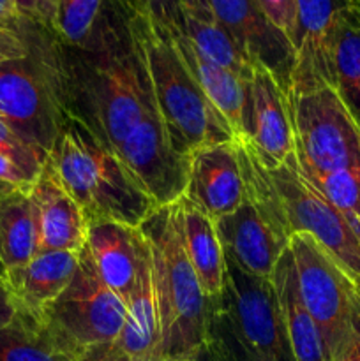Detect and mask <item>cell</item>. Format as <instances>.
<instances>
[{
    "instance_id": "obj_8",
    "label": "cell",
    "mask_w": 360,
    "mask_h": 361,
    "mask_svg": "<svg viewBox=\"0 0 360 361\" xmlns=\"http://www.w3.org/2000/svg\"><path fill=\"white\" fill-rule=\"evenodd\" d=\"M296 164L306 176L360 164V127L334 87L289 92Z\"/></svg>"
},
{
    "instance_id": "obj_7",
    "label": "cell",
    "mask_w": 360,
    "mask_h": 361,
    "mask_svg": "<svg viewBox=\"0 0 360 361\" xmlns=\"http://www.w3.org/2000/svg\"><path fill=\"white\" fill-rule=\"evenodd\" d=\"M288 249L295 264L300 298L334 361L352 338L360 286L346 268L307 233H293Z\"/></svg>"
},
{
    "instance_id": "obj_30",
    "label": "cell",
    "mask_w": 360,
    "mask_h": 361,
    "mask_svg": "<svg viewBox=\"0 0 360 361\" xmlns=\"http://www.w3.org/2000/svg\"><path fill=\"white\" fill-rule=\"evenodd\" d=\"M208 341L224 361H270L246 344L236 334L232 319L217 302H212Z\"/></svg>"
},
{
    "instance_id": "obj_3",
    "label": "cell",
    "mask_w": 360,
    "mask_h": 361,
    "mask_svg": "<svg viewBox=\"0 0 360 361\" xmlns=\"http://www.w3.org/2000/svg\"><path fill=\"white\" fill-rule=\"evenodd\" d=\"M48 162L88 222L115 221L140 228L157 208L122 159L73 116L64 120Z\"/></svg>"
},
{
    "instance_id": "obj_38",
    "label": "cell",
    "mask_w": 360,
    "mask_h": 361,
    "mask_svg": "<svg viewBox=\"0 0 360 361\" xmlns=\"http://www.w3.org/2000/svg\"><path fill=\"white\" fill-rule=\"evenodd\" d=\"M180 2H182L184 13H189L198 18H214L208 0H180Z\"/></svg>"
},
{
    "instance_id": "obj_11",
    "label": "cell",
    "mask_w": 360,
    "mask_h": 361,
    "mask_svg": "<svg viewBox=\"0 0 360 361\" xmlns=\"http://www.w3.org/2000/svg\"><path fill=\"white\" fill-rule=\"evenodd\" d=\"M116 155L154 197L157 207L175 203L186 194L189 157L180 155L169 141L159 111L145 116Z\"/></svg>"
},
{
    "instance_id": "obj_17",
    "label": "cell",
    "mask_w": 360,
    "mask_h": 361,
    "mask_svg": "<svg viewBox=\"0 0 360 361\" xmlns=\"http://www.w3.org/2000/svg\"><path fill=\"white\" fill-rule=\"evenodd\" d=\"M85 247L102 282L127 303L148 249L140 228L115 221H92Z\"/></svg>"
},
{
    "instance_id": "obj_24",
    "label": "cell",
    "mask_w": 360,
    "mask_h": 361,
    "mask_svg": "<svg viewBox=\"0 0 360 361\" xmlns=\"http://www.w3.org/2000/svg\"><path fill=\"white\" fill-rule=\"evenodd\" d=\"M334 90L360 127V9L341 13L332 49Z\"/></svg>"
},
{
    "instance_id": "obj_42",
    "label": "cell",
    "mask_w": 360,
    "mask_h": 361,
    "mask_svg": "<svg viewBox=\"0 0 360 361\" xmlns=\"http://www.w3.org/2000/svg\"><path fill=\"white\" fill-rule=\"evenodd\" d=\"M0 277L6 279V268L2 267V263H0Z\"/></svg>"
},
{
    "instance_id": "obj_33",
    "label": "cell",
    "mask_w": 360,
    "mask_h": 361,
    "mask_svg": "<svg viewBox=\"0 0 360 361\" xmlns=\"http://www.w3.org/2000/svg\"><path fill=\"white\" fill-rule=\"evenodd\" d=\"M27 53L28 46L23 34H21L20 27H0V62L23 59Z\"/></svg>"
},
{
    "instance_id": "obj_19",
    "label": "cell",
    "mask_w": 360,
    "mask_h": 361,
    "mask_svg": "<svg viewBox=\"0 0 360 361\" xmlns=\"http://www.w3.org/2000/svg\"><path fill=\"white\" fill-rule=\"evenodd\" d=\"M80 252L39 250L23 267L7 270L6 282L16 300L18 309L41 319V314L73 281Z\"/></svg>"
},
{
    "instance_id": "obj_28",
    "label": "cell",
    "mask_w": 360,
    "mask_h": 361,
    "mask_svg": "<svg viewBox=\"0 0 360 361\" xmlns=\"http://www.w3.org/2000/svg\"><path fill=\"white\" fill-rule=\"evenodd\" d=\"M109 0H55L52 34L60 44L80 48L90 39Z\"/></svg>"
},
{
    "instance_id": "obj_4",
    "label": "cell",
    "mask_w": 360,
    "mask_h": 361,
    "mask_svg": "<svg viewBox=\"0 0 360 361\" xmlns=\"http://www.w3.org/2000/svg\"><path fill=\"white\" fill-rule=\"evenodd\" d=\"M20 30L28 53L0 62V113L28 147L48 157L67 116L59 42L52 32L27 20Z\"/></svg>"
},
{
    "instance_id": "obj_6",
    "label": "cell",
    "mask_w": 360,
    "mask_h": 361,
    "mask_svg": "<svg viewBox=\"0 0 360 361\" xmlns=\"http://www.w3.org/2000/svg\"><path fill=\"white\" fill-rule=\"evenodd\" d=\"M126 316L124 300L102 282L83 247L73 281L41 314V321L56 344L81 361L119 337Z\"/></svg>"
},
{
    "instance_id": "obj_20",
    "label": "cell",
    "mask_w": 360,
    "mask_h": 361,
    "mask_svg": "<svg viewBox=\"0 0 360 361\" xmlns=\"http://www.w3.org/2000/svg\"><path fill=\"white\" fill-rule=\"evenodd\" d=\"M180 221L184 245L198 282L208 300H219L224 295L228 268L215 221L194 207L186 196L180 197Z\"/></svg>"
},
{
    "instance_id": "obj_2",
    "label": "cell",
    "mask_w": 360,
    "mask_h": 361,
    "mask_svg": "<svg viewBox=\"0 0 360 361\" xmlns=\"http://www.w3.org/2000/svg\"><path fill=\"white\" fill-rule=\"evenodd\" d=\"M150 249L161 358H189L208 338L212 300L205 296L184 245L180 200L157 207L140 224Z\"/></svg>"
},
{
    "instance_id": "obj_5",
    "label": "cell",
    "mask_w": 360,
    "mask_h": 361,
    "mask_svg": "<svg viewBox=\"0 0 360 361\" xmlns=\"http://www.w3.org/2000/svg\"><path fill=\"white\" fill-rule=\"evenodd\" d=\"M129 16L143 51L155 104L173 148L189 157L194 150L207 145L235 141L228 122L201 90L175 41L143 18L131 13Z\"/></svg>"
},
{
    "instance_id": "obj_26",
    "label": "cell",
    "mask_w": 360,
    "mask_h": 361,
    "mask_svg": "<svg viewBox=\"0 0 360 361\" xmlns=\"http://www.w3.org/2000/svg\"><path fill=\"white\" fill-rule=\"evenodd\" d=\"M184 14H186V37L201 56L214 62L215 66L239 74L244 80H251L253 66L247 62L232 35L215 21V18H198L189 13Z\"/></svg>"
},
{
    "instance_id": "obj_36",
    "label": "cell",
    "mask_w": 360,
    "mask_h": 361,
    "mask_svg": "<svg viewBox=\"0 0 360 361\" xmlns=\"http://www.w3.org/2000/svg\"><path fill=\"white\" fill-rule=\"evenodd\" d=\"M0 148H7V150H25V148H30V150H34V148L28 147V145L14 133V129L11 127V123L7 122L6 116H4L2 113H0Z\"/></svg>"
},
{
    "instance_id": "obj_12",
    "label": "cell",
    "mask_w": 360,
    "mask_h": 361,
    "mask_svg": "<svg viewBox=\"0 0 360 361\" xmlns=\"http://www.w3.org/2000/svg\"><path fill=\"white\" fill-rule=\"evenodd\" d=\"M212 16L232 35L251 66L265 67L286 92L292 87L295 49L265 16L256 0H208Z\"/></svg>"
},
{
    "instance_id": "obj_22",
    "label": "cell",
    "mask_w": 360,
    "mask_h": 361,
    "mask_svg": "<svg viewBox=\"0 0 360 361\" xmlns=\"http://www.w3.org/2000/svg\"><path fill=\"white\" fill-rule=\"evenodd\" d=\"M272 284H274L275 295H277L279 309H281L282 321H284L293 360L327 361L320 331L300 298L295 264H293V256L289 249H286L279 257L274 274H272Z\"/></svg>"
},
{
    "instance_id": "obj_13",
    "label": "cell",
    "mask_w": 360,
    "mask_h": 361,
    "mask_svg": "<svg viewBox=\"0 0 360 361\" xmlns=\"http://www.w3.org/2000/svg\"><path fill=\"white\" fill-rule=\"evenodd\" d=\"M246 141L268 169H277L295 150L288 92L265 67L254 66L247 97Z\"/></svg>"
},
{
    "instance_id": "obj_1",
    "label": "cell",
    "mask_w": 360,
    "mask_h": 361,
    "mask_svg": "<svg viewBox=\"0 0 360 361\" xmlns=\"http://www.w3.org/2000/svg\"><path fill=\"white\" fill-rule=\"evenodd\" d=\"M59 60L67 115L115 154L145 116L159 111L140 41L120 0H109L83 46L59 42Z\"/></svg>"
},
{
    "instance_id": "obj_23",
    "label": "cell",
    "mask_w": 360,
    "mask_h": 361,
    "mask_svg": "<svg viewBox=\"0 0 360 361\" xmlns=\"http://www.w3.org/2000/svg\"><path fill=\"white\" fill-rule=\"evenodd\" d=\"M32 190L0 185V263L23 267L39 252L37 217Z\"/></svg>"
},
{
    "instance_id": "obj_34",
    "label": "cell",
    "mask_w": 360,
    "mask_h": 361,
    "mask_svg": "<svg viewBox=\"0 0 360 361\" xmlns=\"http://www.w3.org/2000/svg\"><path fill=\"white\" fill-rule=\"evenodd\" d=\"M18 303L7 286L6 279L0 277V328H6L18 317Z\"/></svg>"
},
{
    "instance_id": "obj_16",
    "label": "cell",
    "mask_w": 360,
    "mask_h": 361,
    "mask_svg": "<svg viewBox=\"0 0 360 361\" xmlns=\"http://www.w3.org/2000/svg\"><path fill=\"white\" fill-rule=\"evenodd\" d=\"M215 228L226 261L253 277L272 279L279 257L289 245L247 197L235 212L217 219Z\"/></svg>"
},
{
    "instance_id": "obj_35",
    "label": "cell",
    "mask_w": 360,
    "mask_h": 361,
    "mask_svg": "<svg viewBox=\"0 0 360 361\" xmlns=\"http://www.w3.org/2000/svg\"><path fill=\"white\" fill-rule=\"evenodd\" d=\"M334 361H360V300L356 303L355 317H353L352 338H349L346 348L342 349L341 355Z\"/></svg>"
},
{
    "instance_id": "obj_18",
    "label": "cell",
    "mask_w": 360,
    "mask_h": 361,
    "mask_svg": "<svg viewBox=\"0 0 360 361\" xmlns=\"http://www.w3.org/2000/svg\"><path fill=\"white\" fill-rule=\"evenodd\" d=\"M30 194L37 217L39 250L80 252L87 243L88 221L48 161Z\"/></svg>"
},
{
    "instance_id": "obj_15",
    "label": "cell",
    "mask_w": 360,
    "mask_h": 361,
    "mask_svg": "<svg viewBox=\"0 0 360 361\" xmlns=\"http://www.w3.org/2000/svg\"><path fill=\"white\" fill-rule=\"evenodd\" d=\"M184 196L212 221L242 204L246 189L236 141L207 145L189 155V180Z\"/></svg>"
},
{
    "instance_id": "obj_41",
    "label": "cell",
    "mask_w": 360,
    "mask_h": 361,
    "mask_svg": "<svg viewBox=\"0 0 360 361\" xmlns=\"http://www.w3.org/2000/svg\"><path fill=\"white\" fill-rule=\"evenodd\" d=\"M349 4H352L353 7H355V9H360V0H348Z\"/></svg>"
},
{
    "instance_id": "obj_21",
    "label": "cell",
    "mask_w": 360,
    "mask_h": 361,
    "mask_svg": "<svg viewBox=\"0 0 360 361\" xmlns=\"http://www.w3.org/2000/svg\"><path fill=\"white\" fill-rule=\"evenodd\" d=\"M182 55L184 62L196 78L198 85L208 101L228 122L229 129L235 134V140H240L246 134V115L247 97H249V80H244L239 74L215 66L196 51L186 35L173 39Z\"/></svg>"
},
{
    "instance_id": "obj_32",
    "label": "cell",
    "mask_w": 360,
    "mask_h": 361,
    "mask_svg": "<svg viewBox=\"0 0 360 361\" xmlns=\"http://www.w3.org/2000/svg\"><path fill=\"white\" fill-rule=\"evenodd\" d=\"M21 18L52 32L55 0H16Z\"/></svg>"
},
{
    "instance_id": "obj_10",
    "label": "cell",
    "mask_w": 360,
    "mask_h": 361,
    "mask_svg": "<svg viewBox=\"0 0 360 361\" xmlns=\"http://www.w3.org/2000/svg\"><path fill=\"white\" fill-rule=\"evenodd\" d=\"M226 268L224 295L214 302L226 310L240 338L267 360L295 361L272 279L244 274L228 261Z\"/></svg>"
},
{
    "instance_id": "obj_37",
    "label": "cell",
    "mask_w": 360,
    "mask_h": 361,
    "mask_svg": "<svg viewBox=\"0 0 360 361\" xmlns=\"http://www.w3.org/2000/svg\"><path fill=\"white\" fill-rule=\"evenodd\" d=\"M23 21L16 0H0V27L18 28Z\"/></svg>"
},
{
    "instance_id": "obj_40",
    "label": "cell",
    "mask_w": 360,
    "mask_h": 361,
    "mask_svg": "<svg viewBox=\"0 0 360 361\" xmlns=\"http://www.w3.org/2000/svg\"><path fill=\"white\" fill-rule=\"evenodd\" d=\"M129 361H189V358H161V356H150V358L129 360Z\"/></svg>"
},
{
    "instance_id": "obj_29",
    "label": "cell",
    "mask_w": 360,
    "mask_h": 361,
    "mask_svg": "<svg viewBox=\"0 0 360 361\" xmlns=\"http://www.w3.org/2000/svg\"><path fill=\"white\" fill-rule=\"evenodd\" d=\"M133 16L143 18L161 34L176 39L186 35V14L180 0H120Z\"/></svg>"
},
{
    "instance_id": "obj_27",
    "label": "cell",
    "mask_w": 360,
    "mask_h": 361,
    "mask_svg": "<svg viewBox=\"0 0 360 361\" xmlns=\"http://www.w3.org/2000/svg\"><path fill=\"white\" fill-rule=\"evenodd\" d=\"M306 178L342 215L360 242V164Z\"/></svg>"
},
{
    "instance_id": "obj_31",
    "label": "cell",
    "mask_w": 360,
    "mask_h": 361,
    "mask_svg": "<svg viewBox=\"0 0 360 361\" xmlns=\"http://www.w3.org/2000/svg\"><path fill=\"white\" fill-rule=\"evenodd\" d=\"M265 16L293 44L296 32V0H256Z\"/></svg>"
},
{
    "instance_id": "obj_25",
    "label": "cell",
    "mask_w": 360,
    "mask_h": 361,
    "mask_svg": "<svg viewBox=\"0 0 360 361\" xmlns=\"http://www.w3.org/2000/svg\"><path fill=\"white\" fill-rule=\"evenodd\" d=\"M0 361H78L60 348L39 317L20 310L18 317L0 328Z\"/></svg>"
},
{
    "instance_id": "obj_14",
    "label": "cell",
    "mask_w": 360,
    "mask_h": 361,
    "mask_svg": "<svg viewBox=\"0 0 360 361\" xmlns=\"http://www.w3.org/2000/svg\"><path fill=\"white\" fill-rule=\"evenodd\" d=\"M348 6H352L348 0H296L295 66L289 92L309 90L321 85L334 87L332 49L335 28Z\"/></svg>"
},
{
    "instance_id": "obj_39",
    "label": "cell",
    "mask_w": 360,
    "mask_h": 361,
    "mask_svg": "<svg viewBox=\"0 0 360 361\" xmlns=\"http://www.w3.org/2000/svg\"><path fill=\"white\" fill-rule=\"evenodd\" d=\"M189 361H224V360H222V356L219 355L217 349H215L214 345H212V342L207 338V342L201 344L200 348L189 356Z\"/></svg>"
},
{
    "instance_id": "obj_9",
    "label": "cell",
    "mask_w": 360,
    "mask_h": 361,
    "mask_svg": "<svg viewBox=\"0 0 360 361\" xmlns=\"http://www.w3.org/2000/svg\"><path fill=\"white\" fill-rule=\"evenodd\" d=\"M270 173L281 197L289 235L307 233L323 245L360 286V242L342 215L300 173L295 154Z\"/></svg>"
}]
</instances>
